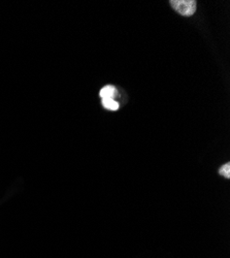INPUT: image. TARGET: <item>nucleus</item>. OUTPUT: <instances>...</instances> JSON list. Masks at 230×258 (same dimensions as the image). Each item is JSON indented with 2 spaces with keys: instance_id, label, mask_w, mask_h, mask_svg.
<instances>
[{
  "instance_id": "f257e3e1",
  "label": "nucleus",
  "mask_w": 230,
  "mask_h": 258,
  "mask_svg": "<svg viewBox=\"0 0 230 258\" xmlns=\"http://www.w3.org/2000/svg\"><path fill=\"white\" fill-rule=\"evenodd\" d=\"M171 5L175 11L185 17L192 16L196 11L195 0H172Z\"/></svg>"
},
{
  "instance_id": "f03ea898",
  "label": "nucleus",
  "mask_w": 230,
  "mask_h": 258,
  "mask_svg": "<svg viewBox=\"0 0 230 258\" xmlns=\"http://www.w3.org/2000/svg\"><path fill=\"white\" fill-rule=\"evenodd\" d=\"M117 95V89L112 85L106 86V87L102 88L99 92V96L104 99V98H113Z\"/></svg>"
},
{
  "instance_id": "7ed1b4c3",
  "label": "nucleus",
  "mask_w": 230,
  "mask_h": 258,
  "mask_svg": "<svg viewBox=\"0 0 230 258\" xmlns=\"http://www.w3.org/2000/svg\"><path fill=\"white\" fill-rule=\"evenodd\" d=\"M102 105L109 111H117L119 109V103L113 98H104L102 99Z\"/></svg>"
},
{
  "instance_id": "20e7f679",
  "label": "nucleus",
  "mask_w": 230,
  "mask_h": 258,
  "mask_svg": "<svg viewBox=\"0 0 230 258\" xmlns=\"http://www.w3.org/2000/svg\"><path fill=\"white\" fill-rule=\"evenodd\" d=\"M219 174L223 177H225L226 179L230 178V163L227 162L224 165H222L219 169Z\"/></svg>"
}]
</instances>
